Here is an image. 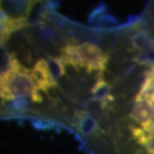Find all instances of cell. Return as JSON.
Wrapping results in <instances>:
<instances>
[{"label": "cell", "mask_w": 154, "mask_h": 154, "mask_svg": "<svg viewBox=\"0 0 154 154\" xmlns=\"http://www.w3.org/2000/svg\"><path fill=\"white\" fill-rule=\"evenodd\" d=\"M17 98H31L33 103L38 104L44 102L40 90L34 83L31 69L22 65L13 56L11 67L0 74V99L11 100Z\"/></svg>", "instance_id": "6da1fadb"}, {"label": "cell", "mask_w": 154, "mask_h": 154, "mask_svg": "<svg viewBox=\"0 0 154 154\" xmlns=\"http://www.w3.org/2000/svg\"><path fill=\"white\" fill-rule=\"evenodd\" d=\"M61 60L65 66L74 69H85L87 72H97L104 74L110 61V55L98 45L85 41L81 44L69 42L61 50Z\"/></svg>", "instance_id": "7a4b0ae2"}, {"label": "cell", "mask_w": 154, "mask_h": 154, "mask_svg": "<svg viewBox=\"0 0 154 154\" xmlns=\"http://www.w3.org/2000/svg\"><path fill=\"white\" fill-rule=\"evenodd\" d=\"M31 73H32V78L37 88L41 91L48 93L50 89L55 88L57 85V82L55 81V79L53 78L49 71L47 60H45V58H39L38 61L33 64Z\"/></svg>", "instance_id": "3957f363"}, {"label": "cell", "mask_w": 154, "mask_h": 154, "mask_svg": "<svg viewBox=\"0 0 154 154\" xmlns=\"http://www.w3.org/2000/svg\"><path fill=\"white\" fill-rule=\"evenodd\" d=\"M130 118L134 121L139 123L140 126L154 120L153 110L149 100L136 95L134 104H132L131 112H130Z\"/></svg>", "instance_id": "277c9868"}, {"label": "cell", "mask_w": 154, "mask_h": 154, "mask_svg": "<svg viewBox=\"0 0 154 154\" xmlns=\"http://www.w3.org/2000/svg\"><path fill=\"white\" fill-rule=\"evenodd\" d=\"M89 23L98 28H112L116 25V20L104 9V6H99L91 13L89 17Z\"/></svg>", "instance_id": "5b68a950"}, {"label": "cell", "mask_w": 154, "mask_h": 154, "mask_svg": "<svg viewBox=\"0 0 154 154\" xmlns=\"http://www.w3.org/2000/svg\"><path fill=\"white\" fill-rule=\"evenodd\" d=\"M74 121H75V125H77L79 131L83 134V135L93 134L97 129V127H98L97 121L89 114L88 112H85V111H78V112H75Z\"/></svg>", "instance_id": "8992f818"}, {"label": "cell", "mask_w": 154, "mask_h": 154, "mask_svg": "<svg viewBox=\"0 0 154 154\" xmlns=\"http://www.w3.org/2000/svg\"><path fill=\"white\" fill-rule=\"evenodd\" d=\"M47 63H48L50 73H51L53 78L55 79L56 82L66 74L65 64L61 60L60 56H49L47 58Z\"/></svg>", "instance_id": "52a82bcc"}, {"label": "cell", "mask_w": 154, "mask_h": 154, "mask_svg": "<svg viewBox=\"0 0 154 154\" xmlns=\"http://www.w3.org/2000/svg\"><path fill=\"white\" fill-rule=\"evenodd\" d=\"M11 60H13V56L8 51V49L5 48L4 46H1L0 47V74L5 73L6 71L11 69Z\"/></svg>", "instance_id": "ba28073f"}, {"label": "cell", "mask_w": 154, "mask_h": 154, "mask_svg": "<svg viewBox=\"0 0 154 154\" xmlns=\"http://www.w3.org/2000/svg\"><path fill=\"white\" fill-rule=\"evenodd\" d=\"M9 37H11V34L7 32V30H6L5 21H4V18L0 15V47L4 46L5 42H7V40L9 39Z\"/></svg>", "instance_id": "9c48e42d"}]
</instances>
